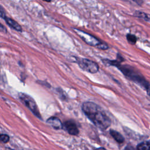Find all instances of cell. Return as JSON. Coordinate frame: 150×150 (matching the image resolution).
Wrapping results in <instances>:
<instances>
[{"instance_id":"obj_19","label":"cell","mask_w":150,"mask_h":150,"mask_svg":"<svg viewBox=\"0 0 150 150\" xmlns=\"http://www.w3.org/2000/svg\"><path fill=\"white\" fill-rule=\"evenodd\" d=\"M96 150H106V149H104V148H99L96 149Z\"/></svg>"},{"instance_id":"obj_15","label":"cell","mask_w":150,"mask_h":150,"mask_svg":"<svg viewBox=\"0 0 150 150\" xmlns=\"http://www.w3.org/2000/svg\"><path fill=\"white\" fill-rule=\"evenodd\" d=\"M0 32L3 33H6L7 32L6 28L1 23H0Z\"/></svg>"},{"instance_id":"obj_4","label":"cell","mask_w":150,"mask_h":150,"mask_svg":"<svg viewBox=\"0 0 150 150\" xmlns=\"http://www.w3.org/2000/svg\"><path fill=\"white\" fill-rule=\"evenodd\" d=\"M19 98L21 100V101L38 117L41 118V116L40 112L39 111L37 104L35 101L34 99L32 98L30 96L23 93H20L18 94Z\"/></svg>"},{"instance_id":"obj_9","label":"cell","mask_w":150,"mask_h":150,"mask_svg":"<svg viewBox=\"0 0 150 150\" xmlns=\"http://www.w3.org/2000/svg\"><path fill=\"white\" fill-rule=\"evenodd\" d=\"M110 134L112 136V137L118 142L120 144L122 143L124 141V138L123 136L117 131L110 129Z\"/></svg>"},{"instance_id":"obj_7","label":"cell","mask_w":150,"mask_h":150,"mask_svg":"<svg viewBox=\"0 0 150 150\" xmlns=\"http://www.w3.org/2000/svg\"><path fill=\"white\" fill-rule=\"evenodd\" d=\"M4 20L6 22V24L9 26L12 29H15L16 31L18 32H22V28L21 26L15 20L12 19V18H10L8 16H5Z\"/></svg>"},{"instance_id":"obj_10","label":"cell","mask_w":150,"mask_h":150,"mask_svg":"<svg viewBox=\"0 0 150 150\" xmlns=\"http://www.w3.org/2000/svg\"><path fill=\"white\" fill-rule=\"evenodd\" d=\"M134 15L137 18H141L146 22H150V15L149 14H147L145 12H141V11H136L134 13Z\"/></svg>"},{"instance_id":"obj_12","label":"cell","mask_w":150,"mask_h":150,"mask_svg":"<svg viewBox=\"0 0 150 150\" xmlns=\"http://www.w3.org/2000/svg\"><path fill=\"white\" fill-rule=\"evenodd\" d=\"M127 39L128 43H129L131 45L135 44L137 42V38L135 35L129 34V33L127 35Z\"/></svg>"},{"instance_id":"obj_5","label":"cell","mask_w":150,"mask_h":150,"mask_svg":"<svg viewBox=\"0 0 150 150\" xmlns=\"http://www.w3.org/2000/svg\"><path fill=\"white\" fill-rule=\"evenodd\" d=\"M77 62L79 67L83 70L90 73H96L99 70V66L97 63L87 59L77 58Z\"/></svg>"},{"instance_id":"obj_1","label":"cell","mask_w":150,"mask_h":150,"mask_svg":"<svg viewBox=\"0 0 150 150\" xmlns=\"http://www.w3.org/2000/svg\"><path fill=\"white\" fill-rule=\"evenodd\" d=\"M82 110L87 118L98 128L106 129L111 125V120L105 111L98 105L91 101L84 102Z\"/></svg>"},{"instance_id":"obj_16","label":"cell","mask_w":150,"mask_h":150,"mask_svg":"<svg viewBox=\"0 0 150 150\" xmlns=\"http://www.w3.org/2000/svg\"><path fill=\"white\" fill-rule=\"evenodd\" d=\"M130 1H132L134 2L135 3L139 5H141L142 4V3H143V1L142 0H130Z\"/></svg>"},{"instance_id":"obj_3","label":"cell","mask_w":150,"mask_h":150,"mask_svg":"<svg viewBox=\"0 0 150 150\" xmlns=\"http://www.w3.org/2000/svg\"><path fill=\"white\" fill-rule=\"evenodd\" d=\"M74 30L76 31L77 35L88 45L96 47L102 50H106L108 48V46L106 43L101 42L93 35L80 29H74Z\"/></svg>"},{"instance_id":"obj_2","label":"cell","mask_w":150,"mask_h":150,"mask_svg":"<svg viewBox=\"0 0 150 150\" xmlns=\"http://www.w3.org/2000/svg\"><path fill=\"white\" fill-rule=\"evenodd\" d=\"M117 67H118V69H120L121 71L130 80L137 83L145 89L149 84V83L145 80L144 77H142L138 72L136 71L132 67L128 66L121 65V64Z\"/></svg>"},{"instance_id":"obj_8","label":"cell","mask_w":150,"mask_h":150,"mask_svg":"<svg viewBox=\"0 0 150 150\" xmlns=\"http://www.w3.org/2000/svg\"><path fill=\"white\" fill-rule=\"evenodd\" d=\"M47 122L56 129H60L63 128L61 121L56 117H52L47 119Z\"/></svg>"},{"instance_id":"obj_13","label":"cell","mask_w":150,"mask_h":150,"mask_svg":"<svg viewBox=\"0 0 150 150\" xmlns=\"http://www.w3.org/2000/svg\"><path fill=\"white\" fill-rule=\"evenodd\" d=\"M9 141V137L8 135L6 134H1L0 135V142L3 143H6Z\"/></svg>"},{"instance_id":"obj_14","label":"cell","mask_w":150,"mask_h":150,"mask_svg":"<svg viewBox=\"0 0 150 150\" xmlns=\"http://www.w3.org/2000/svg\"><path fill=\"white\" fill-rule=\"evenodd\" d=\"M5 16H6V14H5L4 9L2 7L1 5H0V17L4 19Z\"/></svg>"},{"instance_id":"obj_6","label":"cell","mask_w":150,"mask_h":150,"mask_svg":"<svg viewBox=\"0 0 150 150\" xmlns=\"http://www.w3.org/2000/svg\"><path fill=\"white\" fill-rule=\"evenodd\" d=\"M63 127H64L70 135H77L79 134V131L77 127V125L72 120H69L66 121L64 124H63Z\"/></svg>"},{"instance_id":"obj_20","label":"cell","mask_w":150,"mask_h":150,"mask_svg":"<svg viewBox=\"0 0 150 150\" xmlns=\"http://www.w3.org/2000/svg\"><path fill=\"white\" fill-rule=\"evenodd\" d=\"M43 1H45V2H50L51 1V0H43Z\"/></svg>"},{"instance_id":"obj_18","label":"cell","mask_w":150,"mask_h":150,"mask_svg":"<svg viewBox=\"0 0 150 150\" xmlns=\"http://www.w3.org/2000/svg\"><path fill=\"white\" fill-rule=\"evenodd\" d=\"M125 150H135L131 146H127L125 149Z\"/></svg>"},{"instance_id":"obj_11","label":"cell","mask_w":150,"mask_h":150,"mask_svg":"<svg viewBox=\"0 0 150 150\" xmlns=\"http://www.w3.org/2000/svg\"><path fill=\"white\" fill-rule=\"evenodd\" d=\"M137 150H150V142L144 141L141 142L137 145Z\"/></svg>"},{"instance_id":"obj_17","label":"cell","mask_w":150,"mask_h":150,"mask_svg":"<svg viewBox=\"0 0 150 150\" xmlns=\"http://www.w3.org/2000/svg\"><path fill=\"white\" fill-rule=\"evenodd\" d=\"M145 90H146V93H147L148 97L150 98V84L148 85V86L146 88Z\"/></svg>"}]
</instances>
